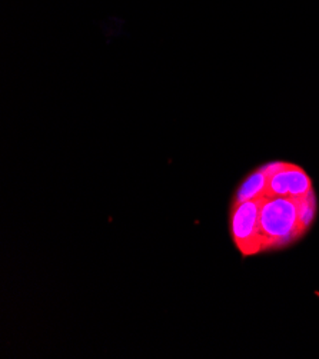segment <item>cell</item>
Returning a JSON list of instances; mask_svg holds the SVG:
<instances>
[{"mask_svg":"<svg viewBox=\"0 0 319 359\" xmlns=\"http://www.w3.org/2000/svg\"><path fill=\"white\" fill-rule=\"evenodd\" d=\"M266 185L264 196L298 198L311 194L312 181L309 175L298 165L290 162H271L265 165Z\"/></svg>","mask_w":319,"mask_h":359,"instance_id":"obj_3","label":"cell"},{"mask_svg":"<svg viewBox=\"0 0 319 359\" xmlns=\"http://www.w3.org/2000/svg\"><path fill=\"white\" fill-rule=\"evenodd\" d=\"M266 185V169L265 166L258 168L250 176H246L245 181L240 184L239 189L236 191L233 202H243L262 196L264 189Z\"/></svg>","mask_w":319,"mask_h":359,"instance_id":"obj_4","label":"cell"},{"mask_svg":"<svg viewBox=\"0 0 319 359\" xmlns=\"http://www.w3.org/2000/svg\"><path fill=\"white\" fill-rule=\"evenodd\" d=\"M316 199L313 191L298 198L264 196L259 209L262 252L285 248L304 236L313 222Z\"/></svg>","mask_w":319,"mask_h":359,"instance_id":"obj_1","label":"cell"},{"mask_svg":"<svg viewBox=\"0 0 319 359\" xmlns=\"http://www.w3.org/2000/svg\"><path fill=\"white\" fill-rule=\"evenodd\" d=\"M262 196L233 202L231 209V235L235 246L243 257L262 252L259 232V209Z\"/></svg>","mask_w":319,"mask_h":359,"instance_id":"obj_2","label":"cell"}]
</instances>
